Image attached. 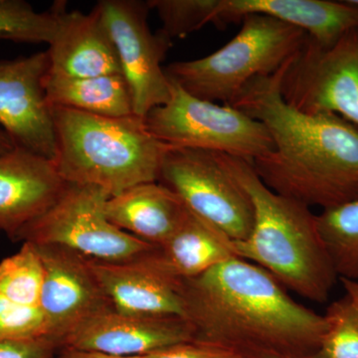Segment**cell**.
<instances>
[{
  "mask_svg": "<svg viewBox=\"0 0 358 358\" xmlns=\"http://www.w3.org/2000/svg\"><path fill=\"white\" fill-rule=\"evenodd\" d=\"M194 341L239 358H310L327 324L273 275L238 257L179 281Z\"/></svg>",
  "mask_w": 358,
  "mask_h": 358,
  "instance_id": "cell-1",
  "label": "cell"
},
{
  "mask_svg": "<svg viewBox=\"0 0 358 358\" xmlns=\"http://www.w3.org/2000/svg\"><path fill=\"white\" fill-rule=\"evenodd\" d=\"M284 65L251 80L230 107L267 129L273 148L252 162L275 193L322 210L358 199V127L334 114H308L282 99Z\"/></svg>",
  "mask_w": 358,
  "mask_h": 358,
  "instance_id": "cell-2",
  "label": "cell"
},
{
  "mask_svg": "<svg viewBox=\"0 0 358 358\" xmlns=\"http://www.w3.org/2000/svg\"><path fill=\"white\" fill-rule=\"evenodd\" d=\"M219 155L253 205V228L244 241L233 242L234 255L263 268L301 298L326 303L338 275L317 229V214L270 189L252 162Z\"/></svg>",
  "mask_w": 358,
  "mask_h": 358,
  "instance_id": "cell-3",
  "label": "cell"
},
{
  "mask_svg": "<svg viewBox=\"0 0 358 358\" xmlns=\"http://www.w3.org/2000/svg\"><path fill=\"white\" fill-rule=\"evenodd\" d=\"M57 155L54 160L66 183L95 185L110 196L141 183L159 181L171 145L148 131L133 115L108 117L52 107Z\"/></svg>",
  "mask_w": 358,
  "mask_h": 358,
  "instance_id": "cell-4",
  "label": "cell"
},
{
  "mask_svg": "<svg viewBox=\"0 0 358 358\" xmlns=\"http://www.w3.org/2000/svg\"><path fill=\"white\" fill-rule=\"evenodd\" d=\"M240 31L206 57L179 61L164 68L190 95L231 106L238 94L257 77L274 74L293 58L308 34L273 17L249 14Z\"/></svg>",
  "mask_w": 358,
  "mask_h": 358,
  "instance_id": "cell-5",
  "label": "cell"
},
{
  "mask_svg": "<svg viewBox=\"0 0 358 358\" xmlns=\"http://www.w3.org/2000/svg\"><path fill=\"white\" fill-rule=\"evenodd\" d=\"M169 79V101L145 117L155 138L173 148H192L250 162L273 148L267 129L230 106L201 100Z\"/></svg>",
  "mask_w": 358,
  "mask_h": 358,
  "instance_id": "cell-6",
  "label": "cell"
},
{
  "mask_svg": "<svg viewBox=\"0 0 358 358\" xmlns=\"http://www.w3.org/2000/svg\"><path fill=\"white\" fill-rule=\"evenodd\" d=\"M110 197L99 186L67 183L56 203L16 240L64 247L96 262L141 260L154 246L110 222L105 213Z\"/></svg>",
  "mask_w": 358,
  "mask_h": 358,
  "instance_id": "cell-7",
  "label": "cell"
},
{
  "mask_svg": "<svg viewBox=\"0 0 358 358\" xmlns=\"http://www.w3.org/2000/svg\"><path fill=\"white\" fill-rule=\"evenodd\" d=\"M159 182L173 190L188 210L231 241H244L251 233V199L218 152L169 148L162 159Z\"/></svg>",
  "mask_w": 358,
  "mask_h": 358,
  "instance_id": "cell-8",
  "label": "cell"
},
{
  "mask_svg": "<svg viewBox=\"0 0 358 358\" xmlns=\"http://www.w3.org/2000/svg\"><path fill=\"white\" fill-rule=\"evenodd\" d=\"M282 99L308 114H334L358 127V26L334 44L308 36L284 66Z\"/></svg>",
  "mask_w": 358,
  "mask_h": 358,
  "instance_id": "cell-9",
  "label": "cell"
},
{
  "mask_svg": "<svg viewBox=\"0 0 358 358\" xmlns=\"http://www.w3.org/2000/svg\"><path fill=\"white\" fill-rule=\"evenodd\" d=\"M95 8L115 45L122 75L131 91L134 114L145 119L171 95L162 63L173 40L162 30H150L148 1L101 0Z\"/></svg>",
  "mask_w": 358,
  "mask_h": 358,
  "instance_id": "cell-10",
  "label": "cell"
},
{
  "mask_svg": "<svg viewBox=\"0 0 358 358\" xmlns=\"http://www.w3.org/2000/svg\"><path fill=\"white\" fill-rule=\"evenodd\" d=\"M48 70L47 51L0 60V127L15 148L54 162L57 140L44 88Z\"/></svg>",
  "mask_w": 358,
  "mask_h": 358,
  "instance_id": "cell-11",
  "label": "cell"
},
{
  "mask_svg": "<svg viewBox=\"0 0 358 358\" xmlns=\"http://www.w3.org/2000/svg\"><path fill=\"white\" fill-rule=\"evenodd\" d=\"M36 247L45 268L39 308L46 319L49 336L60 343L66 334L85 320L113 308L96 281L89 259L56 245Z\"/></svg>",
  "mask_w": 358,
  "mask_h": 358,
  "instance_id": "cell-12",
  "label": "cell"
},
{
  "mask_svg": "<svg viewBox=\"0 0 358 358\" xmlns=\"http://www.w3.org/2000/svg\"><path fill=\"white\" fill-rule=\"evenodd\" d=\"M194 341L189 320L179 315H140L115 312L99 313L85 320L61 339V348L145 357Z\"/></svg>",
  "mask_w": 358,
  "mask_h": 358,
  "instance_id": "cell-13",
  "label": "cell"
},
{
  "mask_svg": "<svg viewBox=\"0 0 358 358\" xmlns=\"http://www.w3.org/2000/svg\"><path fill=\"white\" fill-rule=\"evenodd\" d=\"M66 185L51 160L20 148L0 155V230L17 239L56 203Z\"/></svg>",
  "mask_w": 358,
  "mask_h": 358,
  "instance_id": "cell-14",
  "label": "cell"
},
{
  "mask_svg": "<svg viewBox=\"0 0 358 358\" xmlns=\"http://www.w3.org/2000/svg\"><path fill=\"white\" fill-rule=\"evenodd\" d=\"M50 74L89 78L122 74L115 45L95 7L68 11L60 1L58 25L47 50Z\"/></svg>",
  "mask_w": 358,
  "mask_h": 358,
  "instance_id": "cell-15",
  "label": "cell"
},
{
  "mask_svg": "<svg viewBox=\"0 0 358 358\" xmlns=\"http://www.w3.org/2000/svg\"><path fill=\"white\" fill-rule=\"evenodd\" d=\"M89 262L115 312L185 317V303L179 281H174L140 260L127 263Z\"/></svg>",
  "mask_w": 358,
  "mask_h": 358,
  "instance_id": "cell-16",
  "label": "cell"
},
{
  "mask_svg": "<svg viewBox=\"0 0 358 358\" xmlns=\"http://www.w3.org/2000/svg\"><path fill=\"white\" fill-rule=\"evenodd\" d=\"M217 26L241 21L249 14L268 16L300 28L320 46H329L358 26L352 0H217Z\"/></svg>",
  "mask_w": 358,
  "mask_h": 358,
  "instance_id": "cell-17",
  "label": "cell"
},
{
  "mask_svg": "<svg viewBox=\"0 0 358 358\" xmlns=\"http://www.w3.org/2000/svg\"><path fill=\"white\" fill-rule=\"evenodd\" d=\"M232 257L233 241L189 211L173 235L140 261L174 281H183L199 277Z\"/></svg>",
  "mask_w": 358,
  "mask_h": 358,
  "instance_id": "cell-18",
  "label": "cell"
},
{
  "mask_svg": "<svg viewBox=\"0 0 358 358\" xmlns=\"http://www.w3.org/2000/svg\"><path fill=\"white\" fill-rule=\"evenodd\" d=\"M188 212L182 200L159 181L129 188L110 196L105 205L110 222L152 246L169 239Z\"/></svg>",
  "mask_w": 358,
  "mask_h": 358,
  "instance_id": "cell-19",
  "label": "cell"
},
{
  "mask_svg": "<svg viewBox=\"0 0 358 358\" xmlns=\"http://www.w3.org/2000/svg\"><path fill=\"white\" fill-rule=\"evenodd\" d=\"M45 93L51 107H62L108 117L133 115V99L122 74L89 78L47 73Z\"/></svg>",
  "mask_w": 358,
  "mask_h": 358,
  "instance_id": "cell-20",
  "label": "cell"
},
{
  "mask_svg": "<svg viewBox=\"0 0 358 358\" xmlns=\"http://www.w3.org/2000/svg\"><path fill=\"white\" fill-rule=\"evenodd\" d=\"M317 223L338 280H358V199L322 210Z\"/></svg>",
  "mask_w": 358,
  "mask_h": 358,
  "instance_id": "cell-21",
  "label": "cell"
},
{
  "mask_svg": "<svg viewBox=\"0 0 358 358\" xmlns=\"http://www.w3.org/2000/svg\"><path fill=\"white\" fill-rule=\"evenodd\" d=\"M44 278L36 245L24 242L17 253L0 263V294L21 305L39 307Z\"/></svg>",
  "mask_w": 358,
  "mask_h": 358,
  "instance_id": "cell-22",
  "label": "cell"
},
{
  "mask_svg": "<svg viewBox=\"0 0 358 358\" xmlns=\"http://www.w3.org/2000/svg\"><path fill=\"white\" fill-rule=\"evenodd\" d=\"M59 6L37 13L23 0H0V39L50 44L58 25Z\"/></svg>",
  "mask_w": 358,
  "mask_h": 358,
  "instance_id": "cell-23",
  "label": "cell"
},
{
  "mask_svg": "<svg viewBox=\"0 0 358 358\" xmlns=\"http://www.w3.org/2000/svg\"><path fill=\"white\" fill-rule=\"evenodd\" d=\"M327 331L310 358H358V306L345 294L324 313Z\"/></svg>",
  "mask_w": 358,
  "mask_h": 358,
  "instance_id": "cell-24",
  "label": "cell"
},
{
  "mask_svg": "<svg viewBox=\"0 0 358 358\" xmlns=\"http://www.w3.org/2000/svg\"><path fill=\"white\" fill-rule=\"evenodd\" d=\"M169 39L183 38L207 24L217 25V0H148Z\"/></svg>",
  "mask_w": 358,
  "mask_h": 358,
  "instance_id": "cell-25",
  "label": "cell"
},
{
  "mask_svg": "<svg viewBox=\"0 0 358 358\" xmlns=\"http://www.w3.org/2000/svg\"><path fill=\"white\" fill-rule=\"evenodd\" d=\"M42 336H49V331L41 308L21 305L0 294V341Z\"/></svg>",
  "mask_w": 358,
  "mask_h": 358,
  "instance_id": "cell-26",
  "label": "cell"
},
{
  "mask_svg": "<svg viewBox=\"0 0 358 358\" xmlns=\"http://www.w3.org/2000/svg\"><path fill=\"white\" fill-rule=\"evenodd\" d=\"M60 348L51 336L0 341V358H56Z\"/></svg>",
  "mask_w": 358,
  "mask_h": 358,
  "instance_id": "cell-27",
  "label": "cell"
},
{
  "mask_svg": "<svg viewBox=\"0 0 358 358\" xmlns=\"http://www.w3.org/2000/svg\"><path fill=\"white\" fill-rule=\"evenodd\" d=\"M143 358H239L234 353L209 343L192 341L169 346Z\"/></svg>",
  "mask_w": 358,
  "mask_h": 358,
  "instance_id": "cell-28",
  "label": "cell"
},
{
  "mask_svg": "<svg viewBox=\"0 0 358 358\" xmlns=\"http://www.w3.org/2000/svg\"><path fill=\"white\" fill-rule=\"evenodd\" d=\"M56 358H143V357H124V355H110V353L62 348L59 350Z\"/></svg>",
  "mask_w": 358,
  "mask_h": 358,
  "instance_id": "cell-29",
  "label": "cell"
},
{
  "mask_svg": "<svg viewBox=\"0 0 358 358\" xmlns=\"http://www.w3.org/2000/svg\"><path fill=\"white\" fill-rule=\"evenodd\" d=\"M345 294L358 306V280L339 279Z\"/></svg>",
  "mask_w": 358,
  "mask_h": 358,
  "instance_id": "cell-30",
  "label": "cell"
},
{
  "mask_svg": "<svg viewBox=\"0 0 358 358\" xmlns=\"http://www.w3.org/2000/svg\"><path fill=\"white\" fill-rule=\"evenodd\" d=\"M15 148L8 134L0 127V155L10 152Z\"/></svg>",
  "mask_w": 358,
  "mask_h": 358,
  "instance_id": "cell-31",
  "label": "cell"
},
{
  "mask_svg": "<svg viewBox=\"0 0 358 358\" xmlns=\"http://www.w3.org/2000/svg\"><path fill=\"white\" fill-rule=\"evenodd\" d=\"M352 1L353 2V3L357 4V6H358V0H352Z\"/></svg>",
  "mask_w": 358,
  "mask_h": 358,
  "instance_id": "cell-32",
  "label": "cell"
}]
</instances>
